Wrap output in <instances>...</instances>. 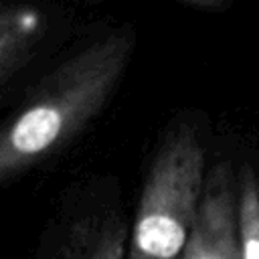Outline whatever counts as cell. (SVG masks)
<instances>
[{"mask_svg": "<svg viewBox=\"0 0 259 259\" xmlns=\"http://www.w3.org/2000/svg\"><path fill=\"white\" fill-rule=\"evenodd\" d=\"M45 34V16L32 4H0V83L20 69Z\"/></svg>", "mask_w": 259, "mask_h": 259, "instance_id": "obj_5", "label": "cell"}, {"mask_svg": "<svg viewBox=\"0 0 259 259\" xmlns=\"http://www.w3.org/2000/svg\"><path fill=\"white\" fill-rule=\"evenodd\" d=\"M182 259H241L237 188L227 164L210 170Z\"/></svg>", "mask_w": 259, "mask_h": 259, "instance_id": "obj_4", "label": "cell"}, {"mask_svg": "<svg viewBox=\"0 0 259 259\" xmlns=\"http://www.w3.org/2000/svg\"><path fill=\"white\" fill-rule=\"evenodd\" d=\"M237 231L241 259H259V178L249 166L237 182Z\"/></svg>", "mask_w": 259, "mask_h": 259, "instance_id": "obj_6", "label": "cell"}, {"mask_svg": "<svg viewBox=\"0 0 259 259\" xmlns=\"http://www.w3.org/2000/svg\"><path fill=\"white\" fill-rule=\"evenodd\" d=\"M204 182L200 140L186 125L172 130L146 174L125 259H182Z\"/></svg>", "mask_w": 259, "mask_h": 259, "instance_id": "obj_2", "label": "cell"}, {"mask_svg": "<svg viewBox=\"0 0 259 259\" xmlns=\"http://www.w3.org/2000/svg\"><path fill=\"white\" fill-rule=\"evenodd\" d=\"M121 26L83 47L51 71L0 125V186L69 146L103 109L134 53Z\"/></svg>", "mask_w": 259, "mask_h": 259, "instance_id": "obj_1", "label": "cell"}, {"mask_svg": "<svg viewBox=\"0 0 259 259\" xmlns=\"http://www.w3.org/2000/svg\"><path fill=\"white\" fill-rule=\"evenodd\" d=\"M127 221L115 202H81L45 235L34 259H125Z\"/></svg>", "mask_w": 259, "mask_h": 259, "instance_id": "obj_3", "label": "cell"}, {"mask_svg": "<svg viewBox=\"0 0 259 259\" xmlns=\"http://www.w3.org/2000/svg\"><path fill=\"white\" fill-rule=\"evenodd\" d=\"M184 4H190V6H196V8H217L221 6L225 0H180Z\"/></svg>", "mask_w": 259, "mask_h": 259, "instance_id": "obj_7", "label": "cell"}]
</instances>
